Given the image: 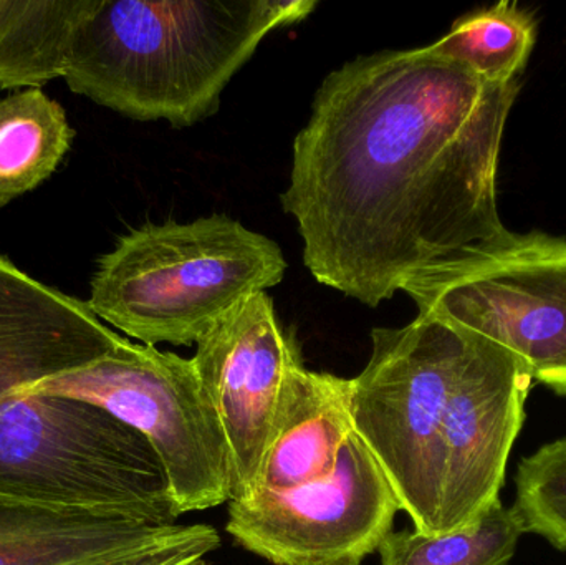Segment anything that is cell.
<instances>
[{
	"label": "cell",
	"instance_id": "6da1fadb",
	"mask_svg": "<svg viewBox=\"0 0 566 565\" xmlns=\"http://www.w3.org/2000/svg\"><path fill=\"white\" fill-rule=\"evenodd\" d=\"M518 90L429 46L329 73L293 142L282 195L316 282L375 308L504 241L497 166Z\"/></svg>",
	"mask_w": 566,
	"mask_h": 565
},
{
	"label": "cell",
	"instance_id": "7a4b0ae2",
	"mask_svg": "<svg viewBox=\"0 0 566 565\" xmlns=\"http://www.w3.org/2000/svg\"><path fill=\"white\" fill-rule=\"evenodd\" d=\"M316 0H93L73 33L65 80L76 95L138 122L188 128L216 115L262 40Z\"/></svg>",
	"mask_w": 566,
	"mask_h": 565
},
{
	"label": "cell",
	"instance_id": "3957f363",
	"mask_svg": "<svg viewBox=\"0 0 566 565\" xmlns=\"http://www.w3.org/2000/svg\"><path fill=\"white\" fill-rule=\"evenodd\" d=\"M95 358L65 337L0 347V496L171 526L168 478L142 433L96 405L29 390Z\"/></svg>",
	"mask_w": 566,
	"mask_h": 565
},
{
	"label": "cell",
	"instance_id": "277c9868",
	"mask_svg": "<svg viewBox=\"0 0 566 565\" xmlns=\"http://www.w3.org/2000/svg\"><path fill=\"white\" fill-rule=\"evenodd\" d=\"M285 271L277 242L229 216L146 224L99 259L86 304L143 345L186 347Z\"/></svg>",
	"mask_w": 566,
	"mask_h": 565
},
{
	"label": "cell",
	"instance_id": "5b68a950",
	"mask_svg": "<svg viewBox=\"0 0 566 565\" xmlns=\"http://www.w3.org/2000/svg\"><path fill=\"white\" fill-rule=\"evenodd\" d=\"M474 335L419 312L405 327L375 328L368 365L352 378L353 430L419 533L439 534L442 425Z\"/></svg>",
	"mask_w": 566,
	"mask_h": 565
},
{
	"label": "cell",
	"instance_id": "8992f818",
	"mask_svg": "<svg viewBox=\"0 0 566 565\" xmlns=\"http://www.w3.org/2000/svg\"><path fill=\"white\" fill-rule=\"evenodd\" d=\"M29 390L96 405L142 433L165 468L176 517L231 501L228 441L192 358L125 338L95 364Z\"/></svg>",
	"mask_w": 566,
	"mask_h": 565
},
{
	"label": "cell",
	"instance_id": "52a82bcc",
	"mask_svg": "<svg viewBox=\"0 0 566 565\" xmlns=\"http://www.w3.org/2000/svg\"><path fill=\"white\" fill-rule=\"evenodd\" d=\"M419 312L478 332L517 355L532 378L566 397V241L511 234L409 282Z\"/></svg>",
	"mask_w": 566,
	"mask_h": 565
},
{
	"label": "cell",
	"instance_id": "ba28073f",
	"mask_svg": "<svg viewBox=\"0 0 566 565\" xmlns=\"http://www.w3.org/2000/svg\"><path fill=\"white\" fill-rule=\"evenodd\" d=\"M398 511L388 478L353 433L329 477L231 501L226 530L277 565L361 564L391 534Z\"/></svg>",
	"mask_w": 566,
	"mask_h": 565
},
{
	"label": "cell",
	"instance_id": "9c48e42d",
	"mask_svg": "<svg viewBox=\"0 0 566 565\" xmlns=\"http://www.w3.org/2000/svg\"><path fill=\"white\" fill-rule=\"evenodd\" d=\"M474 334L442 425L439 534L472 523L501 500L534 384L517 355Z\"/></svg>",
	"mask_w": 566,
	"mask_h": 565
},
{
	"label": "cell",
	"instance_id": "30bf717a",
	"mask_svg": "<svg viewBox=\"0 0 566 565\" xmlns=\"http://www.w3.org/2000/svg\"><path fill=\"white\" fill-rule=\"evenodd\" d=\"M196 345L192 364L228 441L231 501L244 500L258 481L283 381L298 354L268 292L245 299Z\"/></svg>",
	"mask_w": 566,
	"mask_h": 565
},
{
	"label": "cell",
	"instance_id": "8fae6325",
	"mask_svg": "<svg viewBox=\"0 0 566 565\" xmlns=\"http://www.w3.org/2000/svg\"><path fill=\"white\" fill-rule=\"evenodd\" d=\"M211 526L155 523L0 496V565H129L191 543Z\"/></svg>",
	"mask_w": 566,
	"mask_h": 565
},
{
	"label": "cell",
	"instance_id": "7c38bea8",
	"mask_svg": "<svg viewBox=\"0 0 566 565\" xmlns=\"http://www.w3.org/2000/svg\"><path fill=\"white\" fill-rule=\"evenodd\" d=\"M353 433L352 378L310 372L296 360L286 372L258 481L249 496L293 490L329 477Z\"/></svg>",
	"mask_w": 566,
	"mask_h": 565
},
{
	"label": "cell",
	"instance_id": "4fadbf2b",
	"mask_svg": "<svg viewBox=\"0 0 566 565\" xmlns=\"http://www.w3.org/2000/svg\"><path fill=\"white\" fill-rule=\"evenodd\" d=\"M93 0H0V90L63 79L73 33Z\"/></svg>",
	"mask_w": 566,
	"mask_h": 565
},
{
	"label": "cell",
	"instance_id": "5bb4252c",
	"mask_svg": "<svg viewBox=\"0 0 566 565\" xmlns=\"http://www.w3.org/2000/svg\"><path fill=\"white\" fill-rule=\"evenodd\" d=\"M65 109L42 88L0 98V206L39 188L72 146Z\"/></svg>",
	"mask_w": 566,
	"mask_h": 565
},
{
	"label": "cell",
	"instance_id": "9a60e30c",
	"mask_svg": "<svg viewBox=\"0 0 566 565\" xmlns=\"http://www.w3.org/2000/svg\"><path fill=\"white\" fill-rule=\"evenodd\" d=\"M535 39V17L518 3L499 2L455 20L429 49L468 66L488 82L505 83L518 79Z\"/></svg>",
	"mask_w": 566,
	"mask_h": 565
},
{
	"label": "cell",
	"instance_id": "2e32d148",
	"mask_svg": "<svg viewBox=\"0 0 566 565\" xmlns=\"http://www.w3.org/2000/svg\"><path fill=\"white\" fill-rule=\"evenodd\" d=\"M524 534L514 508L497 500L451 533H391L378 551L381 565H509Z\"/></svg>",
	"mask_w": 566,
	"mask_h": 565
},
{
	"label": "cell",
	"instance_id": "e0dca14e",
	"mask_svg": "<svg viewBox=\"0 0 566 565\" xmlns=\"http://www.w3.org/2000/svg\"><path fill=\"white\" fill-rule=\"evenodd\" d=\"M514 511L525 533L566 551V437L518 463Z\"/></svg>",
	"mask_w": 566,
	"mask_h": 565
},
{
	"label": "cell",
	"instance_id": "ac0fdd59",
	"mask_svg": "<svg viewBox=\"0 0 566 565\" xmlns=\"http://www.w3.org/2000/svg\"><path fill=\"white\" fill-rule=\"evenodd\" d=\"M219 546H221V537H219L218 531L212 527L208 534L191 541V543L163 551V553L129 565H209L206 557L214 553Z\"/></svg>",
	"mask_w": 566,
	"mask_h": 565
},
{
	"label": "cell",
	"instance_id": "d6986e66",
	"mask_svg": "<svg viewBox=\"0 0 566 565\" xmlns=\"http://www.w3.org/2000/svg\"><path fill=\"white\" fill-rule=\"evenodd\" d=\"M339 565H361V564H339Z\"/></svg>",
	"mask_w": 566,
	"mask_h": 565
}]
</instances>
